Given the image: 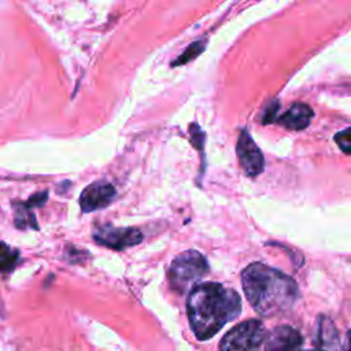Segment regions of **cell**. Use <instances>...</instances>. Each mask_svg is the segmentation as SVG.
Returning <instances> with one entry per match:
<instances>
[{"instance_id":"5bb4252c","label":"cell","mask_w":351,"mask_h":351,"mask_svg":"<svg viewBox=\"0 0 351 351\" xmlns=\"http://www.w3.org/2000/svg\"><path fill=\"white\" fill-rule=\"evenodd\" d=\"M336 144L340 147L341 151L351 155V128H347L335 136Z\"/></svg>"},{"instance_id":"ac0fdd59","label":"cell","mask_w":351,"mask_h":351,"mask_svg":"<svg viewBox=\"0 0 351 351\" xmlns=\"http://www.w3.org/2000/svg\"><path fill=\"white\" fill-rule=\"evenodd\" d=\"M303 351H322V350H318V348H317V350H303Z\"/></svg>"},{"instance_id":"30bf717a","label":"cell","mask_w":351,"mask_h":351,"mask_svg":"<svg viewBox=\"0 0 351 351\" xmlns=\"http://www.w3.org/2000/svg\"><path fill=\"white\" fill-rule=\"evenodd\" d=\"M314 112L310 106L303 103H296L289 107V110L278 118V123L289 130H302L308 126Z\"/></svg>"},{"instance_id":"4fadbf2b","label":"cell","mask_w":351,"mask_h":351,"mask_svg":"<svg viewBox=\"0 0 351 351\" xmlns=\"http://www.w3.org/2000/svg\"><path fill=\"white\" fill-rule=\"evenodd\" d=\"M204 49V43L203 41H196V43H193V44H191L186 49H185V52L173 63V66H177V64H184V63H186V62H189L191 59H193V58H196L202 51Z\"/></svg>"},{"instance_id":"9a60e30c","label":"cell","mask_w":351,"mask_h":351,"mask_svg":"<svg viewBox=\"0 0 351 351\" xmlns=\"http://www.w3.org/2000/svg\"><path fill=\"white\" fill-rule=\"evenodd\" d=\"M47 202V192L44 191V192H41V193H36V195H33L30 199H29V202H26V204L27 206H43L44 203Z\"/></svg>"},{"instance_id":"5b68a950","label":"cell","mask_w":351,"mask_h":351,"mask_svg":"<svg viewBox=\"0 0 351 351\" xmlns=\"http://www.w3.org/2000/svg\"><path fill=\"white\" fill-rule=\"evenodd\" d=\"M236 151H237L240 165L247 176L256 177L263 171V167H265L263 155L245 129L241 130L239 134Z\"/></svg>"},{"instance_id":"7a4b0ae2","label":"cell","mask_w":351,"mask_h":351,"mask_svg":"<svg viewBox=\"0 0 351 351\" xmlns=\"http://www.w3.org/2000/svg\"><path fill=\"white\" fill-rule=\"evenodd\" d=\"M241 285L252 308L266 318L289 311L299 298V287L292 277L259 262L243 270Z\"/></svg>"},{"instance_id":"8fae6325","label":"cell","mask_w":351,"mask_h":351,"mask_svg":"<svg viewBox=\"0 0 351 351\" xmlns=\"http://www.w3.org/2000/svg\"><path fill=\"white\" fill-rule=\"evenodd\" d=\"M19 252L11 247L0 243V271H11L18 262Z\"/></svg>"},{"instance_id":"ba28073f","label":"cell","mask_w":351,"mask_h":351,"mask_svg":"<svg viewBox=\"0 0 351 351\" xmlns=\"http://www.w3.org/2000/svg\"><path fill=\"white\" fill-rule=\"evenodd\" d=\"M302 343V335L295 328L280 325L267 335L265 351H298Z\"/></svg>"},{"instance_id":"e0dca14e","label":"cell","mask_w":351,"mask_h":351,"mask_svg":"<svg viewBox=\"0 0 351 351\" xmlns=\"http://www.w3.org/2000/svg\"><path fill=\"white\" fill-rule=\"evenodd\" d=\"M347 351H351V330L347 332V346H346Z\"/></svg>"},{"instance_id":"2e32d148","label":"cell","mask_w":351,"mask_h":351,"mask_svg":"<svg viewBox=\"0 0 351 351\" xmlns=\"http://www.w3.org/2000/svg\"><path fill=\"white\" fill-rule=\"evenodd\" d=\"M277 110H278V104H277L276 101L271 103V107H269V108L266 110V115L263 117V121H262V122L267 123V122L274 121V114L277 112Z\"/></svg>"},{"instance_id":"52a82bcc","label":"cell","mask_w":351,"mask_h":351,"mask_svg":"<svg viewBox=\"0 0 351 351\" xmlns=\"http://www.w3.org/2000/svg\"><path fill=\"white\" fill-rule=\"evenodd\" d=\"M115 196V188L107 181H97L88 185L81 196L80 204L84 213H90L108 206Z\"/></svg>"},{"instance_id":"8992f818","label":"cell","mask_w":351,"mask_h":351,"mask_svg":"<svg viewBox=\"0 0 351 351\" xmlns=\"http://www.w3.org/2000/svg\"><path fill=\"white\" fill-rule=\"evenodd\" d=\"M97 243L115 250H123L138 244L143 240V234L134 228H110L103 226L95 232Z\"/></svg>"},{"instance_id":"3957f363","label":"cell","mask_w":351,"mask_h":351,"mask_svg":"<svg viewBox=\"0 0 351 351\" xmlns=\"http://www.w3.org/2000/svg\"><path fill=\"white\" fill-rule=\"evenodd\" d=\"M208 271V263L206 258L195 251L189 250L177 255L169 269V282L170 287L178 292L184 293L191 285L203 278Z\"/></svg>"},{"instance_id":"6da1fadb","label":"cell","mask_w":351,"mask_h":351,"mask_svg":"<svg viewBox=\"0 0 351 351\" xmlns=\"http://www.w3.org/2000/svg\"><path fill=\"white\" fill-rule=\"evenodd\" d=\"M241 313L239 293L218 282L195 285L186 300V314L192 332L197 340H208L225 324L236 319Z\"/></svg>"},{"instance_id":"9c48e42d","label":"cell","mask_w":351,"mask_h":351,"mask_svg":"<svg viewBox=\"0 0 351 351\" xmlns=\"http://www.w3.org/2000/svg\"><path fill=\"white\" fill-rule=\"evenodd\" d=\"M317 347L322 351H340V337L333 321L321 314L317 318Z\"/></svg>"},{"instance_id":"7c38bea8","label":"cell","mask_w":351,"mask_h":351,"mask_svg":"<svg viewBox=\"0 0 351 351\" xmlns=\"http://www.w3.org/2000/svg\"><path fill=\"white\" fill-rule=\"evenodd\" d=\"M15 225L18 228H37L36 225V218H34V214L30 213V206H27L26 203L23 206H19L18 207V213H16V217H15Z\"/></svg>"},{"instance_id":"277c9868","label":"cell","mask_w":351,"mask_h":351,"mask_svg":"<svg viewBox=\"0 0 351 351\" xmlns=\"http://www.w3.org/2000/svg\"><path fill=\"white\" fill-rule=\"evenodd\" d=\"M266 337L261 319H247L226 332L219 341V351H256Z\"/></svg>"}]
</instances>
